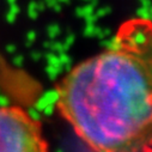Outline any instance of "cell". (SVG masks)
Wrapping results in <instances>:
<instances>
[{
    "mask_svg": "<svg viewBox=\"0 0 152 152\" xmlns=\"http://www.w3.org/2000/svg\"><path fill=\"white\" fill-rule=\"evenodd\" d=\"M56 105L91 152H152V20L126 19L59 82Z\"/></svg>",
    "mask_w": 152,
    "mask_h": 152,
    "instance_id": "cell-1",
    "label": "cell"
},
{
    "mask_svg": "<svg viewBox=\"0 0 152 152\" xmlns=\"http://www.w3.org/2000/svg\"><path fill=\"white\" fill-rule=\"evenodd\" d=\"M0 152H49L41 124L17 105H0Z\"/></svg>",
    "mask_w": 152,
    "mask_h": 152,
    "instance_id": "cell-2",
    "label": "cell"
}]
</instances>
